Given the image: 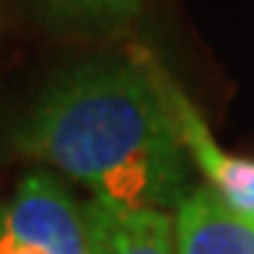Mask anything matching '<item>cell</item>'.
Wrapping results in <instances>:
<instances>
[{"mask_svg":"<svg viewBox=\"0 0 254 254\" xmlns=\"http://www.w3.org/2000/svg\"><path fill=\"white\" fill-rule=\"evenodd\" d=\"M93 254H175V223L167 212H130L88 200Z\"/></svg>","mask_w":254,"mask_h":254,"instance_id":"5","label":"cell"},{"mask_svg":"<svg viewBox=\"0 0 254 254\" xmlns=\"http://www.w3.org/2000/svg\"><path fill=\"white\" fill-rule=\"evenodd\" d=\"M11 147L51 164L99 203L178 209L190 167L153 60H93L60 73L11 130Z\"/></svg>","mask_w":254,"mask_h":254,"instance_id":"1","label":"cell"},{"mask_svg":"<svg viewBox=\"0 0 254 254\" xmlns=\"http://www.w3.org/2000/svg\"><path fill=\"white\" fill-rule=\"evenodd\" d=\"M0 215H3V203H0Z\"/></svg>","mask_w":254,"mask_h":254,"instance_id":"7","label":"cell"},{"mask_svg":"<svg viewBox=\"0 0 254 254\" xmlns=\"http://www.w3.org/2000/svg\"><path fill=\"white\" fill-rule=\"evenodd\" d=\"M175 254H254V220L229 212L206 187H198L175 215Z\"/></svg>","mask_w":254,"mask_h":254,"instance_id":"4","label":"cell"},{"mask_svg":"<svg viewBox=\"0 0 254 254\" xmlns=\"http://www.w3.org/2000/svg\"><path fill=\"white\" fill-rule=\"evenodd\" d=\"M158 85L167 99V108L173 113L175 130L181 138L187 155L206 178V190L229 209L246 220H254V158L232 155L220 150L215 136L209 133L198 108L187 99V93L175 85L161 65H155Z\"/></svg>","mask_w":254,"mask_h":254,"instance_id":"3","label":"cell"},{"mask_svg":"<svg viewBox=\"0 0 254 254\" xmlns=\"http://www.w3.org/2000/svg\"><path fill=\"white\" fill-rule=\"evenodd\" d=\"M0 254H93L88 203L46 170L28 173L3 203Z\"/></svg>","mask_w":254,"mask_h":254,"instance_id":"2","label":"cell"},{"mask_svg":"<svg viewBox=\"0 0 254 254\" xmlns=\"http://www.w3.org/2000/svg\"><path fill=\"white\" fill-rule=\"evenodd\" d=\"M43 3L54 17L85 26L119 23L141 6V0H43Z\"/></svg>","mask_w":254,"mask_h":254,"instance_id":"6","label":"cell"}]
</instances>
